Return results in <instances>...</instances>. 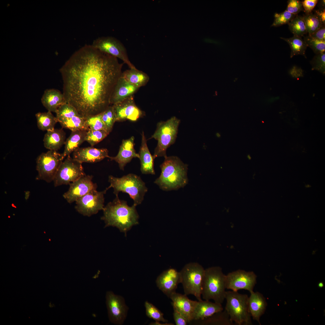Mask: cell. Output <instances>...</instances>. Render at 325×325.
Returning a JSON list of instances; mask_svg holds the SVG:
<instances>
[{
	"label": "cell",
	"instance_id": "6da1fadb",
	"mask_svg": "<svg viewBox=\"0 0 325 325\" xmlns=\"http://www.w3.org/2000/svg\"><path fill=\"white\" fill-rule=\"evenodd\" d=\"M123 63L116 57L85 45L73 53L60 70L65 100L85 119L110 105Z\"/></svg>",
	"mask_w": 325,
	"mask_h": 325
},
{
	"label": "cell",
	"instance_id": "7a4b0ae2",
	"mask_svg": "<svg viewBox=\"0 0 325 325\" xmlns=\"http://www.w3.org/2000/svg\"><path fill=\"white\" fill-rule=\"evenodd\" d=\"M136 207L133 204L129 206L126 201L116 196L103 210L101 219L105 223V227H116L120 231L126 233L133 225L138 223L139 216Z\"/></svg>",
	"mask_w": 325,
	"mask_h": 325
},
{
	"label": "cell",
	"instance_id": "3957f363",
	"mask_svg": "<svg viewBox=\"0 0 325 325\" xmlns=\"http://www.w3.org/2000/svg\"><path fill=\"white\" fill-rule=\"evenodd\" d=\"M160 167V175L154 182L162 190H177L187 183V166L178 157L167 156Z\"/></svg>",
	"mask_w": 325,
	"mask_h": 325
},
{
	"label": "cell",
	"instance_id": "277c9868",
	"mask_svg": "<svg viewBox=\"0 0 325 325\" xmlns=\"http://www.w3.org/2000/svg\"><path fill=\"white\" fill-rule=\"evenodd\" d=\"M226 289V275L221 268L216 266L205 269L201 294L203 299L222 304L225 299Z\"/></svg>",
	"mask_w": 325,
	"mask_h": 325
},
{
	"label": "cell",
	"instance_id": "5b68a950",
	"mask_svg": "<svg viewBox=\"0 0 325 325\" xmlns=\"http://www.w3.org/2000/svg\"><path fill=\"white\" fill-rule=\"evenodd\" d=\"M108 181L110 184L108 187L113 188V193L116 196H118L120 192L128 193L133 200V205L136 206L141 203L148 190L140 177L132 173L121 178L110 175Z\"/></svg>",
	"mask_w": 325,
	"mask_h": 325
},
{
	"label": "cell",
	"instance_id": "8992f818",
	"mask_svg": "<svg viewBox=\"0 0 325 325\" xmlns=\"http://www.w3.org/2000/svg\"><path fill=\"white\" fill-rule=\"evenodd\" d=\"M180 120L173 117L166 121L159 122L154 133L149 139L157 141V144L153 155L154 159L159 157L167 156V148L175 142L178 133Z\"/></svg>",
	"mask_w": 325,
	"mask_h": 325
},
{
	"label": "cell",
	"instance_id": "52a82bcc",
	"mask_svg": "<svg viewBox=\"0 0 325 325\" xmlns=\"http://www.w3.org/2000/svg\"><path fill=\"white\" fill-rule=\"evenodd\" d=\"M249 297L238 291H226L225 310L231 320L238 325H252L251 316L248 307Z\"/></svg>",
	"mask_w": 325,
	"mask_h": 325
},
{
	"label": "cell",
	"instance_id": "ba28073f",
	"mask_svg": "<svg viewBox=\"0 0 325 325\" xmlns=\"http://www.w3.org/2000/svg\"><path fill=\"white\" fill-rule=\"evenodd\" d=\"M205 269L199 263L190 262L186 264L179 271L184 294L193 295L198 301L201 298L202 284Z\"/></svg>",
	"mask_w": 325,
	"mask_h": 325
},
{
	"label": "cell",
	"instance_id": "9c48e42d",
	"mask_svg": "<svg viewBox=\"0 0 325 325\" xmlns=\"http://www.w3.org/2000/svg\"><path fill=\"white\" fill-rule=\"evenodd\" d=\"M64 159L62 153L49 150L39 155L36 160L38 175L36 179L48 183L53 181L60 165Z\"/></svg>",
	"mask_w": 325,
	"mask_h": 325
},
{
	"label": "cell",
	"instance_id": "30bf717a",
	"mask_svg": "<svg viewBox=\"0 0 325 325\" xmlns=\"http://www.w3.org/2000/svg\"><path fill=\"white\" fill-rule=\"evenodd\" d=\"M82 163L70 155L60 165L53 181L54 186L70 184L85 175Z\"/></svg>",
	"mask_w": 325,
	"mask_h": 325
},
{
	"label": "cell",
	"instance_id": "8fae6325",
	"mask_svg": "<svg viewBox=\"0 0 325 325\" xmlns=\"http://www.w3.org/2000/svg\"><path fill=\"white\" fill-rule=\"evenodd\" d=\"M91 45L103 52L121 59L130 69L136 68L129 60L125 46L115 38L110 36L99 37L94 40Z\"/></svg>",
	"mask_w": 325,
	"mask_h": 325
},
{
	"label": "cell",
	"instance_id": "7c38bea8",
	"mask_svg": "<svg viewBox=\"0 0 325 325\" xmlns=\"http://www.w3.org/2000/svg\"><path fill=\"white\" fill-rule=\"evenodd\" d=\"M108 187L104 190H93L78 199L76 202L75 208L81 214L88 217L96 214L104 206V195Z\"/></svg>",
	"mask_w": 325,
	"mask_h": 325
},
{
	"label": "cell",
	"instance_id": "4fadbf2b",
	"mask_svg": "<svg viewBox=\"0 0 325 325\" xmlns=\"http://www.w3.org/2000/svg\"><path fill=\"white\" fill-rule=\"evenodd\" d=\"M257 276L252 271L238 270L226 275V289L234 291L245 289L250 293L253 291L257 282Z\"/></svg>",
	"mask_w": 325,
	"mask_h": 325
},
{
	"label": "cell",
	"instance_id": "5bb4252c",
	"mask_svg": "<svg viewBox=\"0 0 325 325\" xmlns=\"http://www.w3.org/2000/svg\"><path fill=\"white\" fill-rule=\"evenodd\" d=\"M106 299L110 322L116 325L122 324L126 317L128 310L124 298L109 291L106 292Z\"/></svg>",
	"mask_w": 325,
	"mask_h": 325
},
{
	"label": "cell",
	"instance_id": "9a60e30c",
	"mask_svg": "<svg viewBox=\"0 0 325 325\" xmlns=\"http://www.w3.org/2000/svg\"><path fill=\"white\" fill-rule=\"evenodd\" d=\"M93 177L85 175L70 183L68 190L63 195V198L71 203L89 192L97 190V185L92 181Z\"/></svg>",
	"mask_w": 325,
	"mask_h": 325
},
{
	"label": "cell",
	"instance_id": "2e32d148",
	"mask_svg": "<svg viewBox=\"0 0 325 325\" xmlns=\"http://www.w3.org/2000/svg\"><path fill=\"white\" fill-rule=\"evenodd\" d=\"M116 115V122L126 120L135 121L144 115V113L136 105L133 96L112 105Z\"/></svg>",
	"mask_w": 325,
	"mask_h": 325
},
{
	"label": "cell",
	"instance_id": "e0dca14e",
	"mask_svg": "<svg viewBox=\"0 0 325 325\" xmlns=\"http://www.w3.org/2000/svg\"><path fill=\"white\" fill-rule=\"evenodd\" d=\"M181 282L179 272L173 268L163 271L156 280L158 288L168 298L172 293L176 292L178 286Z\"/></svg>",
	"mask_w": 325,
	"mask_h": 325
},
{
	"label": "cell",
	"instance_id": "ac0fdd59",
	"mask_svg": "<svg viewBox=\"0 0 325 325\" xmlns=\"http://www.w3.org/2000/svg\"><path fill=\"white\" fill-rule=\"evenodd\" d=\"M110 157L107 149L92 146L79 148L73 152V158L82 163L96 162Z\"/></svg>",
	"mask_w": 325,
	"mask_h": 325
},
{
	"label": "cell",
	"instance_id": "d6986e66",
	"mask_svg": "<svg viewBox=\"0 0 325 325\" xmlns=\"http://www.w3.org/2000/svg\"><path fill=\"white\" fill-rule=\"evenodd\" d=\"M134 137H131L126 140H123L120 146L117 155L114 157L110 156L111 160H114L119 165L120 169L124 170L126 165L134 158L139 159L138 153H136L134 148Z\"/></svg>",
	"mask_w": 325,
	"mask_h": 325
},
{
	"label": "cell",
	"instance_id": "ffe728a7",
	"mask_svg": "<svg viewBox=\"0 0 325 325\" xmlns=\"http://www.w3.org/2000/svg\"><path fill=\"white\" fill-rule=\"evenodd\" d=\"M172 300V306L175 307L187 320L188 323L193 320L194 308L197 301L189 299L185 294L175 292L169 298Z\"/></svg>",
	"mask_w": 325,
	"mask_h": 325
},
{
	"label": "cell",
	"instance_id": "44dd1931",
	"mask_svg": "<svg viewBox=\"0 0 325 325\" xmlns=\"http://www.w3.org/2000/svg\"><path fill=\"white\" fill-rule=\"evenodd\" d=\"M139 88L129 83L121 76L112 92L110 100V105L119 103L133 96Z\"/></svg>",
	"mask_w": 325,
	"mask_h": 325
},
{
	"label": "cell",
	"instance_id": "7402d4cb",
	"mask_svg": "<svg viewBox=\"0 0 325 325\" xmlns=\"http://www.w3.org/2000/svg\"><path fill=\"white\" fill-rule=\"evenodd\" d=\"M250 293L248 299L249 312L252 319L260 324V319L265 311L267 303L265 298L260 292L253 291Z\"/></svg>",
	"mask_w": 325,
	"mask_h": 325
},
{
	"label": "cell",
	"instance_id": "603a6c76",
	"mask_svg": "<svg viewBox=\"0 0 325 325\" xmlns=\"http://www.w3.org/2000/svg\"><path fill=\"white\" fill-rule=\"evenodd\" d=\"M223 310L221 304L212 302L210 300H202L197 301L194 308L193 320H203Z\"/></svg>",
	"mask_w": 325,
	"mask_h": 325
},
{
	"label": "cell",
	"instance_id": "cb8c5ba5",
	"mask_svg": "<svg viewBox=\"0 0 325 325\" xmlns=\"http://www.w3.org/2000/svg\"><path fill=\"white\" fill-rule=\"evenodd\" d=\"M41 101L48 111L55 113L61 105L66 103L63 93L55 89L45 90Z\"/></svg>",
	"mask_w": 325,
	"mask_h": 325
},
{
	"label": "cell",
	"instance_id": "d4e9b609",
	"mask_svg": "<svg viewBox=\"0 0 325 325\" xmlns=\"http://www.w3.org/2000/svg\"><path fill=\"white\" fill-rule=\"evenodd\" d=\"M141 143L138 153L141 163V170L143 174L155 175L154 159L151 154L147 144V140L144 132L141 134Z\"/></svg>",
	"mask_w": 325,
	"mask_h": 325
},
{
	"label": "cell",
	"instance_id": "484cf974",
	"mask_svg": "<svg viewBox=\"0 0 325 325\" xmlns=\"http://www.w3.org/2000/svg\"><path fill=\"white\" fill-rule=\"evenodd\" d=\"M66 134L61 129H54L47 131L45 135L43 141L45 147L49 150L57 151L64 144Z\"/></svg>",
	"mask_w": 325,
	"mask_h": 325
},
{
	"label": "cell",
	"instance_id": "4316f807",
	"mask_svg": "<svg viewBox=\"0 0 325 325\" xmlns=\"http://www.w3.org/2000/svg\"><path fill=\"white\" fill-rule=\"evenodd\" d=\"M87 131L85 130L71 131L64 144V149L62 153L64 158L70 155L72 153L79 148L80 145L85 141Z\"/></svg>",
	"mask_w": 325,
	"mask_h": 325
},
{
	"label": "cell",
	"instance_id": "83f0119b",
	"mask_svg": "<svg viewBox=\"0 0 325 325\" xmlns=\"http://www.w3.org/2000/svg\"><path fill=\"white\" fill-rule=\"evenodd\" d=\"M121 76L129 83L138 88L145 86L149 80L147 74L136 68L126 70L122 73Z\"/></svg>",
	"mask_w": 325,
	"mask_h": 325
},
{
	"label": "cell",
	"instance_id": "f1b7e54d",
	"mask_svg": "<svg viewBox=\"0 0 325 325\" xmlns=\"http://www.w3.org/2000/svg\"><path fill=\"white\" fill-rule=\"evenodd\" d=\"M194 324L200 325H233L234 323L224 309L215 313L202 320H193Z\"/></svg>",
	"mask_w": 325,
	"mask_h": 325
},
{
	"label": "cell",
	"instance_id": "f546056e",
	"mask_svg": "<svg viewBox=\"0 0 325 325\" xmlns=\"http://www.w3.org/2000/svg\"><path fill=\"white\" fill-rule=\"evenodd\" d=\"M35 116L38 128L43 131L53 130L56 124L58 122L56 117L54 116L51 112L48 111L38 113L35 114Z\"/></svg>",
	"mask_w": 325,
	"mask_h": 325
},
{
	"label": "cell",
	"instance_id": "4dcf8cb0",
	"mask_svg": "<svg viewBox=\"0 0 325 325\" xmlns=\"http://www.w3.org/2000/svg\"><path fill=\"white\" fill-rule=\"evenodd\" d=\"M280 38L286 41L289 45L291 48L290 58L299 55L306 58L305 53L307 46L302 37L293 36L289 38L282 37Z\"/></svg>",
	"mask_w": 325,
	"mask_h": 325
},
{
	"label": "cell",
	"instance_id": "1f68e13d",
	"mask_svg": "<svg viewBox=\"0 0 325 325\" xmlns=\"http://www.w3.org/2000/svg\"><path fill=\"white\" fill-rule=\"evenodd\" d=\"M59 122L63 128L69 129L71 131H88L89 129L86 123V119L80 115L61 121Z\"/></svg>",
	"mask_w": 325,
	"mask_h": 325
},
{
	"label": "cell",
	"instance_id": "d6a6232c",
	"mask_svg": "<svg viewBox=\"0 0 325 325\" xmlns=\"http://www.w3.org/2000/svg\"><path fill=\"white\" fill-rule=\"evenodd\" d=\"M288 24L294 36L302 37L307 33L302 16L296 15Z\"/></svg>",
	"mask_w": 325,
	"mask_h": 325
},
{
	"label": "cell",
	"instance_id": "836d02e7",
	"mask_svg": "<svg viewBox=\"0 0 325 325\" xmlns=\"http://www.w3.org/2000/svg\"><path fill=\"white\" fill-rule=\"evenodd\" d=\"M55 113L58 122L80 115L74 107L67 103L61 105Z\"/></svg>",
	"mask_w": 325,
	"mask_h": 325
},
{
	"label": "cell",
	"instance_id": "e575fe53",
	"mask_svg": "<svg viewBox=\"0 0 325 325\" xmlns=\"http://www.w3.org/2000/svg\"><path fill=\"white\" fill-rule=\"evenodd\" d=\"M302 17L308 35L314 33L323 25L317 17L312 12L305 14Z\"/></svg>",
	"mask_w": 325,
	"mask_h": 325
},
{
	"label": "cell",
	"instance_id": "d590c367",
	"mask_svg": "<svg viewBox=\"0 0 325 325\" xmlns=\"http://www.w3.org/2000/svg\"><path fill=\"white\" fill-rule=\"evenodd\" d=\"M109 133L104 130H92L89 129L87 132L85 141L93 147L103 140Z\"/></svg>",
	"mask_w": 325,
	"mask_h": 325
},
{
	"label": "cell",
	"instance_id": "8d00e7d4",
	"mask_svg": "<svg viewBox=\"0 0 325 325\" xmlns=\"http://www.w3.org/2000/svg\"><path fill=\"white\" fill-rule=\"evenodd\" d=\"M147 316L155 321L168 322V320L163 317V314L153 304L146 301L144 303Z\"/></svg>",
	"mask_w": 325,
	"mask_h": 325
},
{
	"label": "cell",
	"instance_id": "74e56055",
	"mask_svg": "<svg viewBox=\"0 0 325 325\" xmlns=\"http://www.w3.org/2000/svg\"><path fill=\"white\" fill-rule=\"evenodd\" d=\"M307 47L311 48L316 54L325 52V41H322L308 35L304 38Z\"/></svg>",
	"mask_w": 325,
	"mask_h": 325
},
{
	"label": "cell",
	"instance_id": "f35d334b",
	"mask_svg": "<svg viewBox=\"0 0 325 325\" xmlns=\"http://www.w3.org/2000/svg\"><path fill=\"white\" fill-rule=\"evenodd\" d=\"M89 129L92 130H104L108 132L102 118V113L90 116L86 119Z\"/></svg>",
	"mask_w": 325,
	"mask_h": 325
},
{
	"label": "cell",
	"instance_id": "ab89813d",
	"mask_svg": "<svg viewBox=\"0 0 325 325\" xmlns=\"http://www.w3.org/2000/svg\"><path fill=\"white\" fill-rule=\"evenodd\" d=\"M102 118L110 133L112 131L114 124L116 122V115L112 105H110L102 113Z\"/></svg>",
	"mask_w": 325,
	"mask_h": 325
},
{
	"label": "cell",
	"instance_id": "60d3db41",
	"mask_svg": "<svg viewBox=\"0 0 325 325\" xmlns=\"http://www.w3.org/2000/svg\"><path fill=\"white\" fill-rule=\"evenodd\" d=\"M297 15L291 14L286 10L274 15V21L271 26L277 27L288 23Z\"/></svg>",
	"mask_w": 325,
	"mask_h": 325
},
{
	"label": "cell",
	"instance_id": "b9f144b4",
	"mask_svg": "<svg viewBox=\"0 0 325 325\" xmlns=\"http://www.w3.org/2000/svg\"><path fill=\"white\" fill-rule=\"evenodd\" d=\"M312 70H317L323 75L325 73V53L316 54L310 61Z\"/></svg>",
	"mask_w": 325,
	"mask_h": 325
},
{
	"label": "cell",
	"instance_id": "7bdbcfd3",
	"mask_svg": "<svg viewBox=\"0 0 325 325\" xmlns=\"http://www.w3.org/2000/svg\"><path fill=\"white\" fill-rule=\"evenodd\" d=\"M286 10L295 15H297L301 11H304L302 2L298 0H288Z\"/></svg>",
	"mask_w": 325,
	"mask_h": 325
},
{
	"label": "cell",
	"instance_id": "ee69618b",
	"mask_svg": "<svg viewBox=\"0 0 325 325\" xmlns=\"http://www.w3.org/2000/svg\"><path fill=\"white\" fill-rule=\"evenodd\" d=\"M173 317L176 325H186L188 323L186 319L179 313L174 306H173Z\"/></svg>",
	"mask_w": 325,
	"mask_h": 325
},
{
	"label": "cell",
	"instance_id": "f6af8a7d",
	"mask_svg": "<svg viewBox=\"0 0 325 325\" xmlns=\"http://www.w3.org/2000/svg\"><path fill=\"white\" fill-rule=\"evenodd\" d=\"M318 1V0H304L302 2L304 11L306 14L311 12Z\"/></svg>",
	"mask_w": 325,
	"mask_h": 325
},
{
	"label": "cell",
	"instance_id": "bcb514c9",
	"mask_svg": "<svg viewBox=\"0 0 325 325\" xmlns=\"http://www.w3.org/2000/svg\"><path fill=\"white\" fill-rule=\"evenodd\" d=\"M308 35L318 39L325 41V25H322L314 33Z\"/></svg>",
	"mask_w": 325,
	"mask_h": 325
},
{
	"label": "cell",
	"instance_id": "7dc6e473",
	"mask_svg": "<svg viewBox=\"0 0 325 325\" xmlns=\"http://www.w3.org/2000/svg\"><path fill=\"white\" fill-rule=\"evenodd\" d=\"M314 14L323 25H325V9H319L314 11Z\"/></svg>",
	"mask_w": 325,
	"mask_h": 325
},
{
	"label": "cell",
	"instance_id": "c3c4849f",
	"mask_svg": "<svg viewBox=\"0 0 325 325\" xmlns=\"http://www.w3.org/2000/svg\"><path fill=\"white\" fill-rule=\"evenodd\" d=\"M290 73L294 77H298L302 76V71L300 68L294 66L290 70Z\"/></svg>",
	"mask_w": 325,
	"mask_h": 325
},
{
	"label": "cell",
	"instance_id": "681fc988",
	"mask_svg": "<svg viewBox=\"0 0 325 325\" xmlns=\"http://www.w3.org/2000/svg\"><path fill=\"white\" fill-rule=\"evenodd\" d=\"M150 325H174V324L172 323H168V322L162 323L160 322L155 321V322H152Z\"/></svg>",
	"mask_w": 325,
	"mask_h": 325
},
{
	"label": "cell",
	"instance_id": "f907efd6",
	"mask_svg": "<svg viewBox=\"0 0 325 325\" xmlns=\"http://www.w3.org/2000/svg\"><path fill=\"white\" fill-rule=\"evenodd\" d=\"M325 0H322L318 1L317 4V6L319 7V9H325Z\"/></svg>",
	"mask_w": 325,
	"mask_h": 325
},
{
	"label": "cell",
	"instance_id": "816d5d0a",
	"mask_svg": "<svg viewBox=\"0 0 325 325\" xmlns=\"http://www.w3.org/2000/svg\"><path fill=\"white\" fill-rule=\"evenodd\" d=\"M30 195V192L29 191H26L25 192V199L26 200L29 198Z\"/></svg>",
	"mask_w": 325,
	"mask_h": 325
},
{
	"label": "cell",
	"instance_id": "f5cc1de1",
	"mask_svg": "<svg viewBox=\"0 0 325 325\" xmlns=\"http://www.w3.org/2000/svg\"><path fill=\"white\" fill-rule=\"evenodd\" d=\"M323 286V284L322 282L319 283L318 284V286L320 288H322Z\"/></svg>",
	"mask_w": 325,
	"mask_h": 325
}]
</instances>
